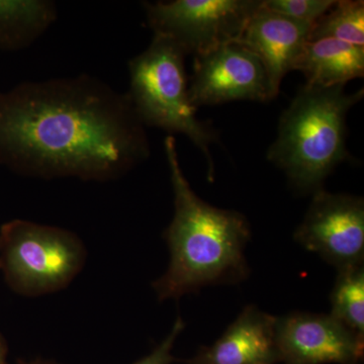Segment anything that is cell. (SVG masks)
Masks as SVG:
<instances>
[{"label": "cell", "instance_id": "1", "mask_svg": "<svg viewBox=\"0 0 364 364\" xmlns=\"http://www.w3.org/2000/svg\"><path fill=\"white\" fill-rule=\"evenodd\" d=\"M149 156L128 95L100 79L26 81L0 92V165L20 176L114 181Z\"/></svg>", "mask_w": 364, "mask_h": 364}, {"label": "cell", "instance_id": "2", "mask_svg": "<svg viewBox=\"0 0 364 364\" xmlns=\"http://www.w3.org/2000/svg\"><path fill=\"white\" fill-rule=\"evenodd\" d=\"M174 195V215L163 237L170 250L168 269L152 287L159 301L179 299L203 287L239 284L250 269L245 249L250 225L240 213L208 205L184 176L176 141H164Z\"/></svg>", "mask_w": 364, "mask_h": 364}, {"label": "cell", "instance_id": "3", "mask_svg": "<svg viewBox=\"0 0 364 364\" xmlns=\"http://www.w3.org/2000/svg\"><path fill=\"white\" fill-rule=\"evenodd\" d=\"M363 95V88L349 95L345 85H306L282 112L267 159L298 191L317 193L333 170L348 159L347 114Z\"/></svg>", "mask_w": 364, "mask_h": 364}, {"label": "cell", "instance_id": "4", "mask_svg": "<svg viewBox=\"0 0 364 364\" xmlns=\"http://www.w3.org/2000/svg\"><path fill=\"white\" fill-rule=\"evenodd\" d=\"M186 56L172 41L153 36L149 47L129 61L127 95L144 126L188 136L205 155L212 176L210 146L219 136L214 127L198 119L191 104Z\"/></svg>", "mask_w": 364, "mask_h": 364}, {"label": "cell", "instance_id": "5", "mask_svg": "<svg viewBox=\"0 0 364 364\" xmlns=\"http://www.w3.org/2000/svg\"><path fill=\"white\" fill-rule=\"evenodd\" d=\"M85 244L62 228L13 220L0 228V269L9 287L25 296L61 291L81 272Z\"/></svg>", "mask_w": 364, "mask_h": 364}, {"label": "cell", "instance_id": "6", "mask_svg": "<svg viewBox=\"0 0 364 364\" xmlns=\"http://www.w3.org/2000/svg\"><path fill=\"white\" fill-rule=\"evenodd\" d=\"M259 0H176L145 2L153 36L166 38L186 53L200 56L240 37Z\"/></svg>", "mask_w": 364, "mask_h": 364}, {"label": "cell", "instance_id": "7", "mask_svg": "<svg viewBox=\"0 0 364 364\" xmlns=\"http://www.w3.org/2000/svg\"><path fill=\"white\" fill-rule=\"evenodd\" d=\"M313 196L294 240L338 270L363 264V198L324 189Z\"/></svg>", "mask_w": 364, "mask_h": 364}, {"label": "cell", "instance_id": "8", "mask_svg": "<svg viewBox=\"0 0 364 364\" xmlns=\"http://www.w3.org/2000/svg\"><path fill=\"white\" fill-rule=\"evenodd\" d=\"M188 95L196 109L234 100H273L262 62L236 41L195 57Z\"/></svg>", "mask_w": 364, "mask_h": 364}, {"label": "cell", "instance_id": "9", "mask_svg": "<svg viewBox=\"0 0 364 364\" xmlns=\"http://www.w3.org/2000/svg\"><path fill=\"white\" fill-rule=\"evenodd\" d=\"M275 340L284 364H360L363 358L364 338L331 315L275 318Z\"/></svg>", "mask_w": 364, "mask_h": 364}, {"label": "cell", "instance_id": "10", "mask_svg": "<svg viewBox=\"0 0 364 364\" xmlns=\"http://www.w3.org/2000/svg\"><path fill=\"white\" fill-rule=\"evenodd\" d=\"M312 25L273 13L261 4L244 26L240 43L254 53L267 70L272 98L277 97L287 73L293 70Z\"/></svg>", "mask_w": 364, "mask_h": 364}, {"label": "cell", "instance_id": "11", "mask_svg": "<svg viewBox=\"0 0 364 364\" xmlns=\"http://www.w3.org/2000/svg\"><path fill=\"white\" fill-rule=\"evenodd\" d=\"M280 363L275 317L248 306L212 346L202 347L188 364H275Z\"/></svg>", "mask_w": 364, "mask_h": 364}, {"label": "cell", "instance_id": "12", "mask_svg": "<svg viewBox=\"0 0 364 364\" xmlns=\"http://www.w3.org/2000/svg\"><path fill=\"white\" fill-rule=\"evenodd\" d=\"M293 70L305 74L306 85L332 87L345 85L364 75V48L333 39L308 41Z\"/></svg>", "mask_w": 364, "mask_h": 364}, {"label": "cell", "instance_id": "13", "mask_svg": "<svg viewBox=\"0 0 364 364\" xmlns=\"http://www.w3.org/2000/svg\"><path fill=\"white\" fill-rule=\"evenodd\" d=\"M56 20V4L49 0H0V50L30 47Z\"/></svg>", "mask_w": 364, "mask_h": 364}, {"label": "cell", "instance_id": "14", "mask_svg": "<svg viewBox=\"0 0 364 364\" xmlns=\"http://www.w3.org/2000/svg\"><path fill=\"white\" fill-rule=\"evenodd\" d=\"M330 315L364 338V265L338 270Z\"/></svg>", "mask_w": 364, "mask_h": 364}, {"label": "cell", "instance_id": "15", "mask_svg": "<svg viewBox=\"0 0 364 364\" xmlns=\"http://www.w3.org/2000/svg\"><path fill=\"white\" fill-rule=\"evenodd\" d=\"M333 39L364 48V2L337 0L311 28L308 41Z\"/></svg>", "mask_w": 364, "mask_h": 364}, {"label": "cell", "instance_id": "16", "mask_svg": "<svg viewBox=\"0 0 364 364\" xmlns=\"http://www.w3.org/2000/svg\"><path fill=\"white\" fill-rule=\"evenodd\" d=\"M336 2L337 0H264L263 6L273 13L313 26Z\"/></svg>", "mask_w": 364, "mask_h": 364}, {"label": "cell", "instance_id": "17", "mask_svg": "<svg viewBox=\"0 0 364 364\" xmlns=\"http://www.w3.org/2000/svg\"><path fill=\"white\" fill-rule=\"evenodd\" d=\"M186 328L183 320L181 317L177 318L176 324L172 328L171 332L161 343L158 345L149 355L140 359L133 364H171L176 361V358L172 355L171 351L174 343L178 335L183 331Z\"/></svg>", "mask_w": 364, "mask_h": 364}, {"label": "cell", "instance_id": "18", "mask_svg": "<svg viewBox=\"0 0 364 364\" xmlns=\"http://www.w3.org/2000/svg\"><path fill=\"white\" fill-rule=\"evenodd\" d=\"M7 352H9V347H7L6 340L0 333V364H6Z\"/></svg>", "mask_w": 364, "mask_h": 364}, {"label": "cell", "instance_id": "19", "mask_svg": "<svg viewBox=\"0 0 364 364\" xmlns=\"http://www.w3.org/2000/svg\"><path fill=\"white\" fill-rule=\"evenodd\" d=\"M20 364H58L51 360H45V359H36V360L28 361V363H20Z\"/></svg>", "mask_w": 364, "mask_h": 364}]
</instances>
